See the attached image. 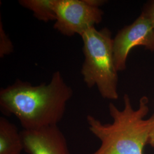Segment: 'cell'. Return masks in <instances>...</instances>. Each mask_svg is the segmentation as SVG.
<instances>
[{
    "instance_id": "1",
    "label": "cell",
    "mask_w": 154,
    "mask_h": 154,
    "mask_svg": "<svg viewBox=\"0 0 154 154\" xmlns=\"http://www.w3.org/2000/svg\"><path fill=\"white\" fill-rule=\"evenodd\" d=\"M73 94L61 72H54L49 83L33 86L17 79L0 91V108L4 114L13 115L23 130H37L58 125Z\"/></svg>"
},
{
    "instance_id": "2",
    "label": "cell",
    "mask_w": 154,
    "mask_h": 154,
    "mask_svg": "<svg viewBox=\"0 0 154 154\" xmlns=\"http://www.w3.org/2000/svg\"><path fill=\"white\" fill-rule=\"evenodd\" d=\"M123 103L122 110L112 103L109 104L111 123H103L93 116H87L90 132L100 142L99 148L92 154H143L154 120V114L146 118L149 111V98L141 97L137 109L127 94L123 96Z\"/></svg>"
},
{
    "instance_id": "3",
    "label": "cell",
    "mask_w": 154,
    "mask_h": 154,
    "mask_svg": "<svg viewBox=\"0 0 154 154\" xmlns=\"http://www.w3.org/2000/svg\"><path fill=\"white\" fill-rule=\"evenodd\" d=\"M85 60L81 69L83 81L88 88L97 86L104 99L119 98L118 74L116 69L113 39L107 28L88 29L81 35Z\"/></svg>"
},
{
    "instance_id": "4",
    "label": "cell",
    "mask_w": 154,
    "mask_h": 154,
    "mask_svg": "<svg viewBox=\"0 0 154 154\" xmlns=\"http://www.w3.org/2000/svg\"><path fill=\"white\" fill-rule=\"evenodd\" d=\"M54 28L67 37L81 35L102 21L103 12L85 0H57Z\"/></svg>"
},
{
    "instance_id": "5",
    "label": "cell",
    "mask_w": 154,
    "mask_h": 154,
    "mask_svg": "<svg viewBox=\"0 0 154 154\" xmlns=\"http://www.w3.org/2000/svg\"><path fill=\"white\" fill-rule=\"evenodd\" d=\"M136 46L154 51V29L142 12L132 23L121 29L113 38L114 61L118 72L126 70L128 55Z\"/></svg>"
},
{
    "instance_id": "6",
    "label": "cell",
    "mask_w": 154,
    "mask_h": 154,
    "mask_svg": "<svg viewBox=\"0 0 154 154\" xmlns=\"http://www.w3.org/2000/svg\"><path fill=\"white\" fill-rule=\"evenodd\" d=\"M28 154H70L67 140L58 125L21 131Z\"/></svg>"
},
{
    "instance_id": "7",
    "label": "cell",
    "mask_w": 154,
    "mask_h": 154,
    "mask_svg": "<svg viewBox=\"0 0 154 154\" xmlns=\"http://www.w3.org/2000/svg\"><path fill=\"white\" fill-rule=\"evenodd\" d=\"M24 146L17 127L6 118H0V154H21Z\"/></svg>"
},
{
    "instance_id": "8",
    "label": "cell",
    "mask_w": 154,
    "mask_h": 154,
    "mask_svg": "<svg viewBox=\"0 0 154 154\" xmlns=\"http://www.w3.org/2000/svg\"><path fill=\"white\" fill-rule=\"evenodd\" d=\"M57 2V0H20L18 1L22 7L32 11L35 18L45 22L55 21Z\"/></svg>"
},
{
    "instance_id": "9",
    "label": "cell",
    "mask_w": 154,
    "mask_h": 154,
    "mask_svg": "<svg viewBox=\"0 0 154 154\" xmlns=\"http://www.w3.org/2000/svg\"><path fill=\"white\" fill-rule=\"evenodd\" d=\"M14 46L11 39L6 34L4 29L2 21L0 20V57L4 58L5 55L13 53Z\"/></svg>"
},
{
    "instance_id": "10",
    "label": "cell",
    "mask_w": 154,
    "mask_h": 154,
    "mask_svg": "<svg viewBox=\"0 0 154 154\" xmlns=\"http://www.w3.org/2000/svg\"><path fill=\"white\" fill-rule=\"evenodd\" d=\"M142 13L149 19L154 30V1L149 2Z\"/></svg>"
},
{
    "instance_id": "11",
    "label": "cell",
    "mask_w": 154,
    "mask_h": 154,
    "mask_svg": "<svg viewBox=\"0 0 154 154\" xmlns=\"http://www.w3.org/2000/svg\"><path fill=\"white\" fill-rule=\"evenodd\" d=\"M85 1L88 4V5L91 6L93 7L99 8L101 6L105 4L107 2L106 1L104 0H85Z\"/></svg>"
},
{
    "instance_id": "12",
    "label": "cell",
    "mask_w": 154,
    "mask_h": 154,
    "mask_svg": "<svg viewBox=\"0 0 154 154\" xmlns=\"http://www.w3.org/2000/svg\"><path fill=\"white\" fill-rule=\"evenodd\" d=\"M148 144L152 146L154 148V120L152 123V126L151 129V131L149 136V142Z\"/></svg>"
}]
</instances>
